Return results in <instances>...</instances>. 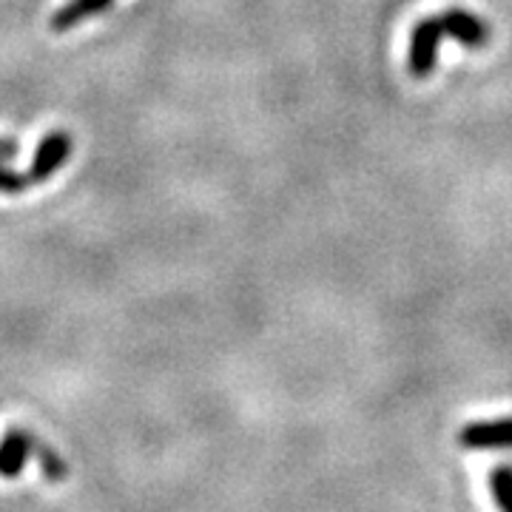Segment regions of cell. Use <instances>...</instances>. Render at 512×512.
Segmentation results:
<instances>
[{
    "label": "cell",
    "instance_id": "9c48e42d",
    "mask_svg": "<svg viewBox=\"0 0 512 512\" xmlns=\"http://www.w3.org/2000/svg\"><path fill=\"white\" fill-rule=\"evenodd\" d=\"M32 185L29 174H18L0 163V194H23Z\"/></svg>",
    "mask_w": 512,
    "mask_h": 512
},
{
    "label": "cell",
    "instance_id": "ba28073f",
    "mask_svg": "<svg viewBox=\"0 0 512 512\" xmlns=\"http://www.w3.org/2000/svg\"><path fill=\"white\" fill-rule=\"evenodd\" d=\"M35 456H37V461H40V470H43V476L49 478V481L60 484V481L66 478L69 467H66V461L57 456L49 444H40V441H35Z\"/></svg>",
    "mask_w": 512,
    "mask_h": 512
},
{
    "label": "cell",
    "instance_id": "3957f363",
    "mask_svg": "<svg viewBox=\"0 0 512 512\" xmlns=\"http://www.w3.org/2000/svg\"><path fill=\"white\" fill-rule=\"evenodd\" d=\"M72 148V134H66V131H49V134L40 140V146H37L35 151V160H32V168H29V180H32V185L46 183L57 168L69 160Z\"/></svg>",
    "mask_w": 512,
    "mask_h": 512
},
{
    "label": "cell",
    "instance_id": "6da1fadb",
    "mask_svg": "<svg viewBox=\"0 0 512 512\" xmlns=\"http://www.w3.org/2000/svg\"><path fill=\"white\" fill-rule=\"evenodd\" d=\"M447 35L444 32V23H441V15H433V18H421L410 35V52H407V72L413 74L416 80H424L430 74L436 72V63H439V49H441V37Z\"/></svg>",
    "mask_w": 512,
    "mask_h": 512
},
{
    "label": "cell",
    "instance_id": "52a82bcc",
    "mask_svg": "<svg viewBox=\"0 0 512 512\" xmlns=\"http://www.w3.org/2000/svg\"><path fill=\"white\" fill-rule=\"evenodd\" d=\"M490 490L501 512H512V464H498L490 473Z\"/></svg>",
    "mask_w": 512,
    "mask_h": 512
},
{
    "label": "cell",
    "instance_id": "8992f818",
    "mask_svg": "<svg viewBox=\"0 0 512 512\" xmlns=\"http://www.w3.org/2000/svg\"><path fill=\"white\" fill-rule=\"evenodd\" d=\"M114 0H69L60 12H55V18H52V29L55 32H69L74 29L80 20L94 18V15H100V12H106Z\"/></svg>",
    "mask_w": 512,
    "mask_h": 512
},
{
    "label": "cell",
    "instance_id": "277c9868",
    "mask_svg": "<svg viewBox=\"0 0 512 512\" xmlns=\"http://www.w3.org/2000/svg\"><path fill=\"white\" fill-rule=\"evenodd\" d=\"M441 23H444V32L450 37H456L458 43L467 46V49H484L490 43V26H487V20H481L473 12L447 9V12H441Z\"/></svg>",
    "mask_w": 512,
    "mask_h": 512
},
{
    "label": "cell",
    "instance_id": "5b68a950",
    "mask_svg": "<svg viewBox=\"0 0 512 512\" xmlns=\"http://www.w3.org/2000/svg\"><path fill=\"white\" fill-rule=\"evenodd\" d=\"M32 453H35V436L29 430L12 427L0 441V476L18 478Z\"/></svg>",
    "mask_w": 512,
    "mask_h": 512
},
{
    "label": "cell",
    "instance_id": "30bf717a",
    "mask_svg": "<svg viewBox=\"0 0 512 512\" xmlns=\"http://www.w3.org/2000/svg\"><path fill=\"white\" fill-rule=\"evenodd\" d=\"M15 154H18V143H15V140H3V137H0V163L15 160Z\"/></svg>",
    "mask_w": 512,
    "mask_h": 512
},
{
    "label": "cell",
    "instance_id": "7a4b0ae2",
    "mask_svg": "<svg viewBox=\"0 0 512 512\" xmlns=\"http://www.w3.org/2000/svg\"><path fill=\"white\" fill-rule=\"evenodd\" d=\"M458 444L464 450H512V416L464 424Z\"/></svg>",
    "mask_w": 512,
    "mask_h": 512
}]
</instances>
